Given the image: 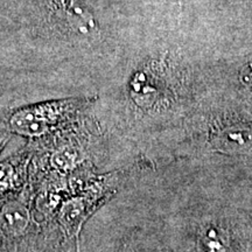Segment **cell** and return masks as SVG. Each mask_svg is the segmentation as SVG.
<instances>
[{"label":"cell","mask_w":252,"mask_h":252,"mask_svg":"<svg viewBox=\"0 0 252 252\" xmlns=\"http://www.w3.org/2000/svg\"><path fill=\"white\" fill-rule=\"evenodd\" d=\"M214 147L224 153H247L252 150V128L242 122L219 123L212 132Z\"/></svg>","instance_id":"3957f363"},{"label":"cell","mask_w":252,"mask_h":252,"mask_svg":"<svg viewBox=\"0 0 252 252\" xmlns=\"http://www.w3.org/2000/svg\"><path fill=\"white\" fill-rule=\"evenodd\" d=\"M30 222V210L26 204L20 201H8L0 208V225L9 235H23Z\"/></svg>","instance_id":"8992f818"},{"label":"cell","mask_w":252,"mask_h":252,"mask_svg":"<svg viewBox=\"0 0 252 252\" xmlns=\"http://www.w3.org/2000/svg\"><path fill=\"white\" fill-rule=\"evenodd\" d=\"M18 171L9 161L0 162V190H8L18 185Z\"/></svg>","instance_id":"9c48e42d"},{"label":"cell","mask_w":252,"mask_h":252,"mask_svg":"<svg viewBox=\"0 0 252 252\" xmlns=\"http://www.w3.org/2000/svg\"><path fill=\"white\" fill-rule=\"evenodd\" d=\"M76 252H81L80 249V238L76 237Z\"/></svg>","instance_id":"7c38bea8"},{"label":"cell","mask_w":252,"mask_h":252,"mask_svg":"<svg viewBox=\"0 0 252 252\" xmlns=\"http://www.w3.org/2000/svg\"><path fill=\"white\" fill-rule=\"evenodd\" d=\"M131 97L141 109H151L161 97V82L151 70L134 75L130 84Z\"/></svg>","instance_id":"5b68a950"},{"label":"cell","mask_w":252,"mask_h":252,"mask_svg":"<svg viewBox=\"0 0 252 252\" xmlns=\"http://www.w3.org/2000/svg\"><path fill=\"white\" fill-rule=\"evenodd\" d=\"M6 144V137H0V151L2 150V147L5 146Z\"/></svg>","instance_id":"8fae6325"},{"label":"cell","mask_w":252,"mask_h":252,"mask_svg":"<svg viewBox=\"0 0 252 252\" xmlns=\"http://www.w3.org/2000/svg\"><path fill=\"white\" fill-rule=\"evenodd\" d=\"M201 252H226L225 243L220 238L216 229H207L198 239Z\"/></svg>","instance_id":"ba28073f"},{"label":"cell","mask_w":252,"mask_h":252,"mask_svg":"<svg viewBox=\"0 0 252 252\" xmlns=\"http://www.w3.org/2000/svg\"><path fill=\"white\" fill-rule=\"evenodd\" d=\"M98 197L93 194L78 195L65 200L60 208L59 220L68 235L78 237L84 222L94 212Z\"/></svg>","instance_id":"277c9868"},{"label":"cell","mask_w":252,"mask_h":252,"mask_svg":"<svg viewBox=\"0 0 252 252\" xmlns=\"http://www.w3.org/2000/svg\"><path fill=\"white\" fill-rule=\"evenodd\" d=\"M78 151L72 146H62L55 150L50 157V162L55 168L61 171H69L80 162Z\"/></svg>","instance_id":"52a82bcc"},{"label":"cell","mask_w":252,"mask_h":252,"mask_svg":"<svg viewBox=\"0 0 252 252\" xmlns=\"http://www.w3.org/2000/svg\"><path fill=\"white\" fill-rule=\"evenodd\" d=\"M87 103L86 98H67L24 106L9 116L8 128L13 133L36 139L54 131Z\"/></svg>","instance_id":"6da1fadb"},{"label":"cell","mask_w":252,"mask_h":252,"mask_svg":"<svg viewBox=\"0 0 252 252\" xmlns=\"http://www.w3.org/2000/svg\"><path fill=\"white\" fill-rule=\"evenodd\" d=\"M49 19L64 33L91 36L97 31L94 15L77 0H48Z\"/></svg>","instance_id":"7a4b0ae2"},{"label":"cell","mask_w":252,"mask_h":252,"mask_svg":"<svg viewBox=\"0 0 252 252\" xmlns=\"http://www.w3.org/2000/svg\"><path fill=\"white\" fill-rule=\"evenodd\" d=\"M241 80L245 86L252 90V59L245 63V65L241 70Z\"/></svg>","instance_id":"30bf717a"}]
</instances>
